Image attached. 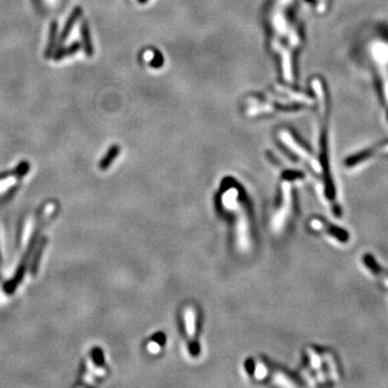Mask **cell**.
<instances>
[{"mask_svg":"<svg viewBox=\"0 0 388 388\" xmlns=\"http://www.w3.org/2000/svg\"><path fill=\"white\" fill-rule=\"evenodd\" d=\"M82 14V9L81 7H75L72 12L70 13V15L68 16L66 23H65V26L61 32V37H60V47L59 49L63 48V45L65 43V41H66V39L69 37L70 32L73 28V25L75 24V22L78 21V18L81 16Z\"/></svg>","mask_w":388,"mask_h":388,"instance_id":"6","label":"cell"},{"mask_svg":"<svg viewBox=\"0 0 388 388\" xmlns=\"http://www.w3.org/2000/svg\"><path fill=\"white\" fill-rule=\"evenodd\" d=\"M266 373L267 372H266L265 366L262 363H259L257 365V368H256V376H257V379H260V380L264 379Z\"/></svg>","mask_w":388,"mask_h":388,"instance_id":"14","label":"cell"},{"mask_svg":"<svg viewBox=\"0 0 388 388\" xmlns=\"http://www.w3.org/2000/svg\"><path fill=\"white\" fill-rule=\"evenodd\" d=\"M363 263L365 267L368 268L373 274V276L377 279V282H379L385 289L388 290V272L385 271L383 266L377 263L375 261V259L370 255H365L363 257Z\"/></svg>","mask_w":388,"mask_h":388,"instance_id":"4","label":"cell"},{"mask_svg":"<svg viewBox=\"0 0 388 388\" xmlns=\"http://www.w3.org/2000/svg\"><path fill=\"white\" fill-rule=\"evenodd\" d=\"M80 48H81L80 43L77 42V41H74L73 43H71V45L69 47H67V48H61V49H59L56 51V53H55V55H54V60H55L56 62H59V61H62L65 57L71 56V55H73V54L77 53L80 50Z\"/></svg>","mask_w":388,"mask_h":388,"instance_id":"10","label":"cell"},{"mask_svg":"<svg viewBox=\"0 0 388 388\" xmlns=\"http://www.w3.org/2000/svg\"><path fill=\"white\" fill-rule=\"evenodd\" d=\"M237 197H239V192H237L236 189H229L226 190L222 194V205L225 209L233 210L237 207Z\"/></svg>","mask_w":388,"mask_h":388,"instance_id":"8","label":"cell"},{"mask_svg":"<svg viewBox=\"0 0 388 388\" xmlns=\"http://www.w3.org/2000/svg\"><path fill=\"white\" fill-rule=\"evenodd\" d=\"M80 31H81V37H82V41H83L85 54L88 56H92L93 55V48H92V43H91V38H90V31H89L88 23H86L85 21L82 22L81 27H80Z\"/></svg>","mask_w":388,"mask_h":388,"instance_id":"11","label":"cell"},{"mask_svg":"<svg viewBox=\"0 0 388 388\" xmlns=\"http://www.w3.org/2000/svg\"><path fill=\"white\" fill-rule=\"evenodd\" d=\"M373 54L374 57L377 61V63L380 64L381 66V73H382V78H383V89H384V94H385V99L386 102L388 103V52H387V47L384 46L383 43H377V45L373 46Z\"/></svg>","mask_w":388,"mask_h":388,"instance_id":"2","label":"cell"},{"mask_svg":"<svg viewBox=\"0 0 388 388\" xmlns=\"http://www.w3.org/2000/svg\"><path fill=\"white\" fill-rule=\"evenodd\" d=\"M309 224L314 230L328 232L327 234L329 236L333 237L334 240H338L341 243H346L347 240H348V234H347L346 231H344V230L338 228V226H333L330 223L327 224V223H325L319 219H313Z\"/></svg>","mask_w":388,"mask_h":388,"instance_id":"3","label":"cell"},{"mask_svg":"<svg viewBox=\"0 0 388 388\" xmlns=\"http://www.w3.org/2000/svg\"><path fill=\"white\" fill-rule=\"evenodd\" d=\"M376 152H385V153H388V145L384 146V147H381L379 150H375L373 153H376ZM374 156H371V153H368L366 154V157H363V158H358V159H355L353 161L350 162V165L351 166H356V165H359V163H361V162H364L366 160L369 159H372Z\"/></svg>","mask_w":388,"mask_h":388,"instance_id":"12","label":"cell"},{"mask_svg":"<svg viewBox=\"0 0 388 388\" xmlns=\"http://www.w3.org/2000/svg\"><path fill=\"white\" fill-rule=\"evenodd\" d=\"M118 154V148H111L109 150V152L107 153V157H105L102 162H101V168L102 169H106L108 166H109L111 164V162L113 161V159L115 158V156Z\"/></svg>","mask_w":388,"mask_h":388,"instance_id":"13","label":"cell"},{"mask_svg":"<svg viewBox=\"0 0 388 388\" xmlns=\"http://www.w3.org/2000/svg\"><path fill=\"white\" fill-rule=\"evenodd\" d=\"M56 36H57V23H56V22H52L51 25H50L48 45H47L46 52H45L46 59H50L53 55L54 48H55V46H56Z\"/></svg>","mask_w":388,"mask_h":388,"instance_id":"9","label":"cell"},{"mask_svg":"<svg viewBox=\"0 0 388 388\" xmlns=\"http://www.w3.org/2000/svg\"><path fill=\"white\" fill-rule=\"evenodd\" d=\"M283 204L282 207L275 214L273 219V228L274 230H279L283 228L284 222H286L288 215L291 209V205H293V200H291V188L288 182L284 183L283 187Z\"/></svg>","mask_w":388,"mask_h":388,"instance_id":"1","label":"cell"},{"mask_svg":"<svg viewBox=\"0 0 388 388\" xmlns=\"http://www.w3.org/2000/svg\"><path fill=\"white\" fill-rule=\"evenodd\" d=\"M148 351L151 354H158L160 352V345L156 342H150L148 344Z\"/></svg>","mask_w":388,"mask_h":388,"instance_id":"15","label":"cell"},{"mask_svg":"<svg viewBox=\"0 0 388 388\" xmlns=\"http://www.w3.org/2000/svg\"><path fill=\"white\" fill-rule=\"evenodd\" d=\"M185 323H186V331L188 334L189 339H194L196 337L197 331V317L196 313H194L193 308H187L185 313Z\"/></svg>","mask_w":388,"mask_h":388,"instance_id":"7","label":"cell"},{"mask_svg":"<svg viewBox=\"0 0 388 388\" xmlns=\"http://www.w3.org/2000/svg\"><path fill=\"white\" fill-rule=\"evenodd\" d=\"M237 243L241 249H248L249 247V225H248V219L245 214H241L240 218L237 220Z\"/></svg>","mask_w":388,"mask_h":388,"instance_id":"5","label":"cell"}]
</instances>
